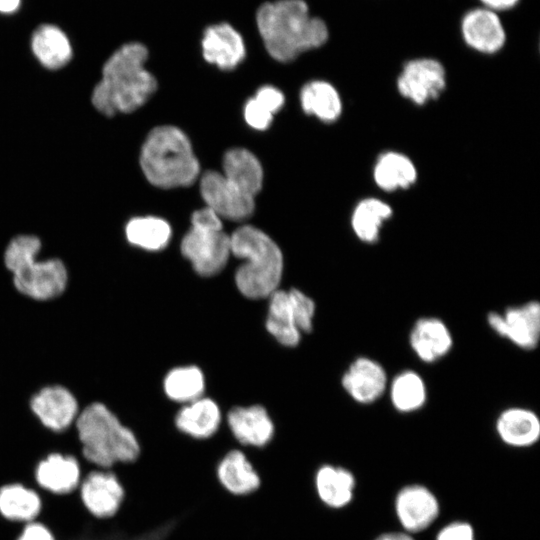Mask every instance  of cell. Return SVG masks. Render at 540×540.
Returning <instances> with one entry per match:
<instances>
[{"label":"cell","mask_w":540,"mask_h":540,"mask_svg":"<svg viewBox=\"0 0 540 540\" xmlns=\"http://www.w3.org/2000/svg\"><path fill=\"white\" fill-rule=\"evenodd\" d=\"M147 58L143 44L130 42L107 59L91 96L98 112L105 116L130 113L147 102L157 89L155 77L145 68Z\"/></svg>","instance_id":"1"},{"label":"cell","mask_w":540,"mask_h":540,"mask_svg":"<svg viewBox=\"0 0 540 540\" xmlns=\"http://www.w3.org/2000/svg\"><path fill=\"white\" fill-rule=\"evenodd\" d=\"M256 25L269 55L289 62L301 53L324 45L329 37L326 23L312 16L304 0H275L262 4Z\"/></svg>","instance_id":"2"},{"label":"cell","mask_w":540,"mask_h":540,"mask_svg":"<svg viewBox=\"0 0 540 540\" xmlns=\"http://www.w3.org/2000/svg\"><path fill=\"white\" fill-rule=\"evenodd\" d=\"M75 427L82 469L131 465L140 456L141 446L135 433L103 403H91L79 412Z\"/></svg>","instance_id":"3"},{"label":"cell","mask_w":540,"mask_h":540,"mask_svg":"<svg viewBox=\"0 0 540 540\" xmlns=\"http://www.w3.org/2000/svg\"><path fill=\"white\" fill-rule=\"evenodd\" d=\"M231 254L243 260L235 272L239 292L250 299L268 298L283 273L279 246L260 229L244 225L230 235Z\"/></svg>","instance_id":"4"},{"label":"cell","mask_w":540,"mask_h":540,"mask_svg":"<svg viewBox=\"0 0 540 540\" xmlns=\"http://www.w3.org/2000/svg\"><path fill=\"white\" fill-rule=\"evenodd\" d=\"M140 166L152 185L164 189L189 186L200 171L190 140L171 125L149 132L141 148Z\"/></svg>","instance_id":"5"},{"label":"cell","mask_w":540,"mask_h":540,"mask_svg":"<svg viewBox=\"0 0 540 540\" xmlns=\"http://www.w3.org/2000/svg\"><path fill=\"white\" fill-rule=\"evenodd\" d=\"M41 247L37 236H16L5 249L4 264L20 293L35 300H50L66 289L68 272L58 258L38 259Z\"/></svg>","instance_id":"6"},{"label":"cell","mask_w":540,"mask_h":540,"mask_svg":"<svg viewBox=\"0 0 540 540\" xmlns=\"http://www.w3.org/2000/svg\"><path fill=\"white\" fill-rule=\"evenodd\" d=\"M182 255L201 276L218 274L231 255L230 236L223 231L221 218L209 207L195 211L191 228L181 241Z\"/></svg>","instance_id":"7"},{"label":"cell","mask_w":540,"mask_h":540,"mask_svg":"<svg viewBox=\"0 0 540 540\" xmlns=\"http://www.w3.org/2000/svg\"><path fill=\"white\" fill-rule=\"evenodd\" d=\"M78 494L85 509L98 519L114 517L126 497L125 488L117 474L111 469L97 468L83 475Z\"/></svg>","instance_id":"8"},{"label":"cell","mask_w":540,"mask_h":540,"mask_svg":"<svg viewBox=\"0 0 540 540\" xmlns=\"http://www.w3.org/2000/svg\"><path fill=\"white\" fill-rule=\"evenodd\" d=\"M200 192L207 207L220 218L241 221L254 211V197L239 189L223 173L206 171L200 181Z\"/></svg>","instance_id":"9"},{"label":"cell","mask_w":540,"mask_h":540,"mask_svg":"<svg viewBox=\"0 0 540 540\" xmlns=\"http://www.w3.org/2000/svg\"><path fill=\"white\" fill-rule=\"evenodd\" d=\"M488 325L499 336L522 349H534L540 337V305L537 301L509 307L503 313L491 312Z\"/></svg>","instance_id":"10"},{"label":"cell","mask_w":540,"mask_h":540,"mask_svg":"<svg viewBox=\"0 0 540 540\" xmlns=\"http://www.w3.org/2000/svg\"><path fill=\"white\" fill-rule=\"evenodd\" d=\"M445 70L440 62L420 58L407 62L397 79L402 96L417 105L437 98L445 88Z\"/></svg>","instance_id":"11"},{"label":"cell","mask_w":540,"mask_h":540,"mask_svg":"<svg viewBox=\"0 0 540 540\" xmlns=\"http://www.w3.org/2000/svg\"><path fill=\"white\" fill-rule=\"evenodd\" d=\"M30 407L40 423L54 433L66 431L79 414L75 396L60 385L40 389L32 396Z\"/></svg>","instance_id":"12"},{"label":"cell","mask_w":540,"mask_h":540,"mask_svg":"<svg viewBox=\"0 0 540 540\" xmlns=\"http://www.w3.org/2000/svg\"><path fill=\"white\" fill-rule=\"evenodd\" d=\"M440 511L436 495L426 486L411 484L400 489L395 498V513L403 530L417 533L427 529Z\"/></svg>","instance_id":"13"},{"label":"cell","mask_w":540,"mask_h":540,"mask_svg":"<svg viewBox=\"0 0 540 540\" xmlns=\"http://www.w3.org/2000/svg\"><path fill=\"white\" fill-rule=\"evenodd\" d=\"M34 477L38 492L67 495L78 489L83 470L76 456L51 452L37 463Z\"/></svg>","instance_id":"14"},{"label":"cell","mask_w":540,"mask_h":540,"mask_svg":"<svg viewBox=\"0 0 540 540\" xmlns=\"http://www.w3.org/2000/svg\"><path fill=\"white\" fill-rule=\"evenodd\" d=\"M201 48L204 59L223 70L236 68L246 54L242 35L227 22L208 26L203 33Z\"/></svg>","instance_id":"15"},{"label":"cell","mask_w":540,"mask_h":540,"mask_svg":"<svg viewBox=\"0 0 540 540\" xmlns=\"http://www.w3.org/2000/svg\"><path fill=\"white\" fill-rule=\"evenodd\" d=\"M341 383L355 402L371 404L386 391L388 378L380 363L368 357H358L343 374Z\"/></svg>","instance_id":"16"},{"label":"cell","mask_w":540,"mask_h":540,"mask_svg":"<svg viewBox=\"0 0 540 540\" xmlns=\"http://www.w3.org/2000/svg\"><path fill=\"white\" fill-rule=\"evenodd\" d=\"M227 423L234 438L245 446L264 447L274 436V423L260 405L232 408L228 412Z\"/></svg>","instance_id":"17"},{"label":"cell","mask_w":540,"mask_h":540,"mask_svg":"<svg viewBox=\"0 0 540 540\" xmlns=\"http://www.w3.org/2000/svg\"><path fill=\"white\" fill-rule=\"evenodd\" d=\"M465 42L482 53L499 51L506 40V34L499 16L487 8L468 11L461 23Z\"/></svg>","instance_id":"18"},{"label":"cell","mask_w":540,"mask_h":540,"mask_svg":"<svg viewBox=\"0 0 540 540\" xmlns=\"http://www.w3.org/2000/svg\"><path fill=\"white\" fill-rule=\"evenodd\" d=\"M409 342L421 361L433 363L450 352L453 337L442 320L436 317H423L414 323Z\"/></svg>","instance_id":"19"},{"label":"cell","mask_w":540,"mask_h":540,"mask_svg":"<svg viewBox=\"0 0 540 540\" xmlns=\"http://www.w3.org/2000/svg\"><path fill=\"white\" fill-rule=\"evenodd\" d=\"M220 485L234 496H246L257 491L261 478L255 467L241 450L227 452L216 467Z\"/></svg>","instance_id":"20"},{"label":"cell","mask_w":540,"mask_h":540,"mask_svg":"<svg viewBox=\"0 0 540 540\" xmlns=\"http://www.w3.org/2000/svg\"><path fill=\"white\" fill-rule=\"evenodd\" d=\"M495 429L506 445L515 448L530 447L540 438V419L530 409L511 407L500 413Z\"/></svg>","instance_id":"21"},{"label":"cell","mask_w":540,"mask_h":540,"mask_svg":"<svg viewBox=\"0 0 540 540\" xmlns=\"http://www.w3.org/2000/svg\"><path fill=\"white\" fill-rule=\"evenodd\" d=\"M222 420L218 404L208 397H200L184 404L175 417L177 429L194 439H207L219 429Z\"/></svg>","instance_id":"22"},{"label":"cell","mask_w":540,"mask_h":540,"mask_svg":"<svg viewBox=\"0 0 540 540\" xmlns=\"http://www.w3.org/2000/svg\"><path fill=\"white\" fill-rule=\"evenodd\" d=\"M314 486L319 500L327 507L341 509L349 505L354 496V474L341 466L323 464L314 476Z\"/></svg>","instance_id":"23"},{"label":"cell","mask_w":540,"mask_h":540,"mask_svg":"<svg viewBox=\"0 0 540 540\" xmlns=\"http://www.w3.org/2000/svg\"><path fill=\"white\" fill-rule=\"evenodd\" d=\"M42 499L38 491L21 483L0 487V515L11 522L28 523L37 519Z\"/></svg>","instance_id":"24"},{"label":"cell","mask_w":540,"mask_h":540,"mask_svg":"<svg viewBox=\"0 0 540 540\" xmlns=\"http://www.w3.org/2000/svg\"><path fill=\"white\" fill-rule=\"evenodd\" d=\"M223 175L239 189L255 198L261 190L263 170L259 160L247 149L233 148L223 158Z\"/></svg>","instance_id":"25"},{"label":"cell","mask_w":540,"mask_h":540,"mask_svg":"<svg viewBox=\"0 0 540 540\" xmlns=\"http://www.w3.org/2000/svg\"><path fill=\"white\" fill-rule=\"evenodd\" d=\"M31 48L41 65L51 70L62 68L72 57L67 35L51 24L36 29L31 39Z\"/></svg>","instance_id":"26"},{"label":"cell","mask_w":540,"mask_h":540,"mask_svg":"<svg viewBox=\"0 0 540 540\" xmlns=\"http://www.w3.org/2000/svg\"><path fill=\"white\" fill-rule=\"evenodd\" d=\"M267 331L282 345L296 346L301 339L288 290H275L269 297Z\"/></svg>","instance_id":"27"},{"label":"cell","mask_w":540,"mask_h":540,"mask_svg":"<svg viewBox=\"0 0 540 540\" xmlns=\"http://www.w3.org/2000/svg\"><path fill=\"white\" fill-rule=\"evenodd\" d=\"M304 112L323 122H333L341 114L342 103L337 90L328 82L315 80L303 86L300 93Z\"/></svg>","instance_id":"28"},{"label":"cell","mask_w":540,"mask_h":540,"mask_svg":"<svg viewBox=\"0 0 540 540\" xmlns=\"http://www.w3.org/2000/svg\"><path fill=\"white\" fill-rule=\"evenodd\" d=\"M373 175L381 189L392 191L412 185L416 180L417 171L413 162L405 155L387 152L378 158Z\"/></svg>","instance_id":"29"},{"label":"cell","mask_w":540,"mask_h":540,"mask_svg":"<svg viewBox=\"0 0 540 540\" xmlns=\"http://www.w3.org/2000/svg\"><path fill=\"white\" fill-rule=\"evenodd\" d=\"M128 242L148 251L164 249L171 238V227L162 218L144 216L132 218L125 227Z\"/></svg>","instance_id":"30"},{"label":"cell","mask_w":540,"mask_h":540,"mask_svg":"<svg viewBox=\"0 0 540 540\" xmlns=\"http://www.w3.org/2000/svg\"><path fill=\"white\" fill-rule=\"evenodd\" d=\"M163 388L169 399L187 404L203 396L205 377L195 365L175 367L166 374Z\"/></svg>","instance_id":"31"},{"label":"cell","mask_w":540,"mask_h":540,"mask_svg":"<svg viewBox=\"0 0 540 540\" xmlns=\"http://www.w3.org/2000/svg\"><path fill=\"white\" fill-rule=\"evenodd\" d=\"M389 394L393 407L401 413L419 410L427 399L423 378L412 370L402 371L393 378Z\"/></svg>","instance_id":"32"},{"label":"cell","mask_w":540,"mask_h":540,"mask_svg":"<svg viewBox=\"0 0 540 540\" xmlns=\"http://www.w3.org/2000/svg\"><path fill=\"white\" fill-rule=\"evenodd\" d=\"M391 215L392 209L387 203L367 198L356 206L351 219L352 228L361 241L373 243L379 237L382 223Z\"/></svg>","instance_id":"33"},{"label":"cell","mask_w":540,"mask_h":540,"mask_svg":"<svg viewBox=\"0 0 540 540\" xmlns=\"http://www.w3.org/2000/svg\"><path fill=\"white\" fill-rule=\"evenodd\" d=\"M284 104L283 93L273 86H263L249 99L244 108V117L249 126L265 130L272 122L273 115Z\"/></svg>","instance_id":"34"},{"label":"cell","mask_w":540,"mask_h":540,"mask_svg":"<svg viewBox=\"0 0 540 540\" xmlns=\"http://www.w3.org/2000/svg\"><path fill=\"white\" fill-rule=\"evenodd\" d=\"M171 528L172 526L168 524L141 534L127 536L121 533L118 523L113 518H94L82 533L67 540H163Z\"/></svg>","instance_id":"35"},{"label":"cell","mask_w":540,"mask_h":540,"mask_svg":"<svg viewBox=\"0 0 540 540\" xmlns=\"http://www.w3.org/2000/svg\"><path fill=\"white\" fill-rule=\"evenodd\" d=\"M288 294L298 329L301 333L310 332L315 314L314 301L295 288L288 290Z\"/></svg>","instance_id":"36"},{"label":"cell","mask_w":540,"mask_h":540,"mask_svg":"<svg viewBox=\"0 0 540 540\" xmlns=\"http://www.w3.org/2000/svg\"><path fill=\"white\" fill-rule=\"evenodd\" d=\"M436 540H476L474 529L468 522L453 521L442 527Z\"/></svg>","instance_id":"37"},{"label":"cell","mask_w":540,"mask_h":540,"mask_svg":"<svg viewBox=\"0 0 540 540\" xmlns=\"http://www.w3.org/2000/svg\"><path fill=\"white\" fill-rule=\"evenodd\" d=\"M16 540H55V537L46 525L34 520L23 525Z\"/></svg>","instance_id":"38"},{"label":"cell","mask_w":540,"mask_h":540,"mask_svg":"<svg viewBox=\"0 0 540 540\" xmlns=\"http://www.w3.org/2000/svg\"><path fill=\"white\" fill-rule=\"evenodd\" d=\"M487 9L492 11L507 10L514 7L518 0H481Z\"/></svg>","instance_id":"39"},{"label":"cell","mask_w":540,"mask_h":540,"mask_svg":"<svg viewBox=\"0 0 540 540\" xmlns=\"http://www.w3.org/2000/svg\"><path fill=\"white\" fill-rule=\"evenodd\" d=\"M374 540H415L410 533L402 532H386L379 535Z\"/></svg>","instance_id":"40"},{"label":"cell","mask_w":540,"mask_h":540,"mask_svg":"<svg viewBox=\"0 0 540 540\" xmlns=\"http://www.w3.org/2000/svg\"><path fill=\"white\" fill-rule=\"evenodd\" d=\"M21 0H0V12L12 13L16 11Z\"/></svg>","instance_id":"41"}]
</instances>
